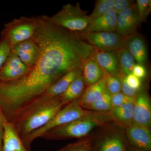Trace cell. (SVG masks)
I'll return each mask as SVG.
<instances>
[{
  "mask_svg": "<svg viewBox=\"0 0 151 151\" xmlns=\"http://www.w3.org/2000/svg\"><path fill=\"white\" fill-rule=\"evenodd\" d=\"M132 73L138 78L142 79L147 76V70L145 65L136 63L132 70Z\"/></svg>",
  "mask_w": 151,
  "mask_h": 151,
  "instance_id": "obj_34",
  "label": "cell"
},
{
  "mask_svg": "<svg viewBox=\"0 0 151 151\" xmlns=\"http://www.w3.org/2000/svg\"><path fill=\"white\" fill-rule=\"evenodd\" d=\"M92 142L91 138H82L66 145L57 151H91Z\"/></svg>",
  "mask_w": 151,
  "mask_h": 151,
  "instance_id": "obj_26",
  "label": "cell"
},
{
  "mask_svg": "<svg viewBox=\"0 0 151 151\" xmlns=\"http://www.w3.org/2000/svg\"><path fill=\"white\" fill-rule=\"evenodd\" d=\"M126 76L121 73L119 76L121 81V92L128 97H136L140 90L131 88L128 85L125 80Z\"/></svg>",
  "mask_w": 151,
  "mask_h": 151,
  "instance_id": "obj_31",
  "label": "cell"
},
{
  "mask_svg": "<svg viewBox=\"0 0 151 151\" xmlns=\"http://www.w3.org/2000/svg\"><path fill=\"white\" fill-rule=\"evenodd\" d=\"M109 115L103 117H88L73 121L47 132L41 137L47 140H63L85 138L96 127L109 120Z\"/></svg>",
  "mask_w": 151,
  "mask_h": 151,
  "instance_id": "obj_4",
  "label": "cell"
},
{
  "mask_svg": "<svg viewBox=\"0 0 151 151\" xmlns=\"http://www.w3.org/2000/svg\"><path fill=\"white\" fill-rule=\"evenodd\" d=\"M85 85L82 76H80L74 79L65 92L58 97L60 100L66 105L78 100L84 92Z\"/></svg>",
  "mask_w": 151,
  "mask_h": 151,
  "instance_id": "obj_21",
  "label": "cell"
},
{
  "mask_svg": "<svg viewBox=\"0 0 151 151\" xmlns=\"http://www.w3.org/2000/svg\"><path fill=\"white\" fill-rule=\"evenodd\" d=\"M121 73L127 76L132 73L136 64L134 58L127 49L123 47L116 51Z\"/></svg>",
  "mask_w": 151,
  "mask_h": 151,
  "instance_id": "obj_23",
  "label": "cell"
},
{
  "mask_svg": "<svg viewBox=\"0 0 151 151\" xmlns=\"http://www.w3.org/2000/svg\"><path fill=\"white\" fill-rule=\"evenodd\" d=\"M135 2L132 0H114L113 9L117 14L133 5Z\"/></svg>",
  "mask_w": 151,
  "mask_h": 151,
  "instance_id": "obj_32",
  "label": "cell"
},
{
  "mask_svg": "<svg viewBox=\"0 0 151 151\" xmlns=\"http://www.w3.org/2000/svg\"><path fill=\"white\" fill-rule=\"evenodd\" d=\"M81 76L84 84L87 86L98 82L103 78L102 68L93 56L84 63L82 66Z\"/></svg>",
  "mask_w": 151,
  "mask_h": 151,
  "instance_id": "obj_19",
  "label": "cell"
},
{
  "mask_svg": "<svg viewBox=\"0 0 151 151\" xmlns=\"http://www.w3.org/2000/svg\"><path fill=\"white\" fill-rule=\"evenodd\" d=\"M4 132L3 151H32L24 145L12 124L7 122Z\"/></svg>",
  "mask_w": 151,
  "mask_h": 151,
  "instance_id": "obj_16",
  "label": "cell"
},
{
  "mask_svg": "<svg viewBox=\"0 0 151 151\" xmlns=\"http://www.w3.org/2000/svg\"><path fill=\"white\" fill-rule=\"evenodd\" d=\"M29 69L15 53L12 51L0 69V81H14L24 76Z\"/></svg>",
  "mask_w": 151,
  "mask_h": 151,
  "instance_id": "obj_10",
  "label": "cell"
},
{
  "mask_svg": "<svg viewBox=\"0 0 151 151\" xmlns=\"http://www.w3.org/2000/svg\"><path fill=\"white\" fill-rule=\"evenodd\" d=\"M117 15L114 9L108 11L103 15L92 21L87 32H115L117 26Z\"/></svg>",
  "mask_w": 151,
  "mask_h": 151,
  "instance_id": "obj_17",
  "label": "cell"
},
{
  "mask_svg": "<svg viewBox=\"0 0 151 151\" xmlns=\"http://www.w3.org/2000/svg\"><path fill=\"white\" fill-rule=\"evenodd\" d=\"M82 68L70 71L63 76L40 97L41 101L42 102H48L60 96L74 79L81 75Z\"/></svg>",
  "mask_w": 151,
  "mask_h": 151,
  "instance_id": "obj_14",
  "label": "cell"
},
{
  "mask_svg": "<svg viewBox=\"0 0 151 151\" xmlns=\"http://www.w3.org/2000/svg\"><path fill=\"white\" fill-rule=\"evenodd\" d=\"M88 111L97 112H107L112 109L111 94L108 90L93 103L83 107Z\"/></svg>",
  "mask_w": 151,
  "mask_h": 151,
  "instance_id": "obj_24",
  "label": "cell"
},
{
  "mask_svg": "<svg viewBox=\"0 0 151 151\" xmlns=\"http://www.w3.org/2000/svg\"><path fill=\"white\" fill-rule=\"evenodd\" d=\"M132 123L150 129L151 102L146 91H140L135 97Z\"/></svg>",
  "mask_w": 151,
  "mask_h": 151,
  "instance_id": "obj_8",
  "label": "cell"
},
{
  "mask_svg": "<svg viewBox=\"0 0 151 151\" xmlns=\"http://www.w3.org/2000/svg\"><path fill=\"white\" fill-rule=\"evenodd\" d=\"M125 80L127 84L131 88L137 90L140 89L142 84L141 79L135 76L133 73L126 76Z\"/></svg>",
  "mask_w": 151,
  "mask_h": 151,
  "instance_id": "obj_33",
  "label": "cell"
},
{
  "mask_svg": "<svg viewBox=\"0 0 151 151\" xmlns=\"http://www.w3.org/2000/svg\"><path fill=\"white\" fill-rule=\"evenodd\" d=\"M65 106L56 97L26 113L12 124L22 139L47 124Z\"/></svg>",
  "mask_w": 151,
  "mask_h": 151,
  "instance_id": "obj_2",
  "label": "cell"
},
{
  "mask_svg": "<svg viewBox=\"0 0 151 151\" xmlns=\"http://www.w3.org/2000/svg\"><path fill=\"white\" fill-rule=\"evenodd\" d=\"M37 18L32 37L39 49L35 63L20 79L0 81V108L11 123L63 76L82 68L94 53V47L80 34L53 24L46 15Z\"/></svg>",
  "mask_w": 151,
  "mask_h": 151,
  "instance_id": "obj_1",
  "label": "cell"
},
{
  "mask_svg": "<svg viewBox=\"0 0 151 151\" xmlns=\"http://www.w3.org/2000/svg\"><path fill=\"white\" fill-rule=\"evenodd\" d=\"M102 69L103 73V77L108 92L111 95L121 92V81L120 77L112 75L103 68Z\"/></svg>",
  "mask_w": 151,
  "mask_h": 151,
  "instance_id": "obj_27",
  "label": "cell"
},
{
  "mask_svg": "<svg viewBox=\"0 0 151 151\" xmlns=\"http://www.w3.org/2000/svg\"><path fill=\"white\" fill-rule=\"evenodd\" d=\"M135 98V97L134 98L128 97L122 94L121 92L117 94H112L111 95V105L112 109L120 107L125 103L134 100Z\"/></svg>",
  "mask_w": 151,
  "mask_h": 151,
  "instance_id": "obj_30",
  "label": "cell"
},
{
  "mask_svg": "<svg viewBox=\"0 0 151 151\" xmlns=\"http://www.w3.org/2000/svg\"><path fill=\"white\" fill-rule=\"evenodd\" d=\"M46 17L53 24L77 33L86 32L90 24L89 15L81 9L79 3L64 5L55 14Z\"/></svg>",
  "mask_w": 151,
  "mask_h": 151,
  "instance_id": "obj_5",
  "label": "cell"
},
{
  "mask_svg": "<svg viewBox=\"0 0 151 151\" xmlns=\"http://www.w3.org/2000/svg\"><path fill=\"white\" fill-rule=\"evenodd\" d=\"M135 99L120 107L111 109L109 112L111 119L124 124L127 126L132 124Z\"/></svg>",
  "mask_w": 151,
  "mask_h": 151,
  "instance_id": "obj_22",
  "label": "cell"
},
{
  "mask_svg": "<svg viewBox=\"0 0 151 151\" xmlns=\"http://www.w3.org/2000/svg\"><path fill=\"white\" fill-rule=\"evenodd\" d=\"M129 145L118 135H111L96 143L92 142L91 151H128Z\"/></svg>",
  "mask_w": 151,
  "mask_h": 151,
  "instance_id": "obj_18",
  "label": "cell"
},
{
  "mask_svg": "<svg viewBox=\"0 0 151 151\" xmlns=\"http://www.w3.org/2000/svg\"><path fill=\"white\" fill-rule=\"evenodd\" d=\"M37 17H22L14 19L5 24L1 35L5 38L12 47L32 38L37 27Z\"/></svg>",
  "mask_w": 151,
  "mask_h": 151,
  "instance_id": "obj_6",
  "label": "cell"
},
{
  "mask_svg": "<svg viewBox=\"0 0 151 151\" xmlns=\"http://www.w3.org/2000/svg\"><path fill=\"white\" fill-rule=\"evenodd\" d=\"M114 0H97L95 3L94 9L89 15L90 22L108 11L113 9Z\"/></svg>",
  "mask_w": 151,
  "mask_h": 151,
  "instance_id": "obj_25",
  "label": "cell"
},
{
  "mask_svg": "<svg viewBox=\"0 0 151 151\" xmlns=\"http://www.w3.org/2000/svg\"><path fill=\"white\" fill-rule=\"evenodd\" d=\"M136 5L141 23L146 21L151 12V0H137Z\"/></svg>",
  "mask_w": 151,
  "mask_h": 151,
  "instance_id": "obj_28",
  "label": "cell"
},
{
  "mask_svg": "<svg viewBox=\"0 0 151 151\" xmlns=\"http://www.w3.org/2000/svg\"><path fill=\"white\" fill-rule=\"evenodd\" d=\"M123 46L129 52L137 63L145 65L147 50L144 39L137 32L124 37Z\"/></svg>",
  "mask_w": 151,
  "mask_h": 151,
  "instance_id": "obj_12",
  "label": "cell"
},
{
  "mask_svg": "<svg viewBox=\"0 0 151 151\" xmlns=\"http://www.w3.org/2000/svg\"><path fill=\"white\" fill-rule=\"evenodd\" d=\"M93 57L100 67L110 74L116 76L121 75L116 51H106L94 48Z\"/></svg>",
  "mask_w": 151,
  "mask_h": 151,
  "instance_id": "obj_15",
  "label": "cell"
},
{
  "mask_svg": "<svg viewBox=\"0 0 151 151\" xmlns=\"http://www.w3.org/2000/svg\"><path fill=\"white\" fill-rule=\"evenodd\" d=\"M4 134V130H0V151H3Z\"/></svg>",
  "mask_w": 151,
  "mask_h": 151,
  "instance_id": "obj_36",
  "label": "cell"
},
{
  "mask_svg": "<svg viewBox=\"0 0 151 151\" xmlns=\"http://www.w3.org/2000/svg\"><path fill=\"white\" fill-rule=\"evenodd\" d=\"M12 53V47L5 38H0V69Z\"/></svg>",
  "mask_w": 151,
  "mask_h": 151,
  "instance_id": "obj_29",
  "label": "cell"
},
{
  "mask_svg": "<svg viewBox=\"0 0 151 151\" xmlns=\"http://www.w3.org/2000/svg\"><path fill=\"white\" fill-rule=\"evenodd\" d=\"M78 100L65 105L47 124L22 139L24 145L31 150V147L33 141L41 137L47 132L78 119L100 116V112L88 111L84 109L79 105Z\"/></svg>",
  "mask_w": 151,
  "mask_h": 151,
  "instance_id": "obj_3",
  "label": "cell"
},
{
  "mask_svg": "<svg viewBox=\"0 0 151 151\" xmlns=\"http://www.w3.org/2000/svg\"><path fill=\"white\" fill-rule=\"evenodd\" d=\"M128 151H145L142 150H139V149L135 148L129 145L128 146Z\"/></svg>",
  "mask_w": 151,
  "mask_h": 151,
  "instance_id": "obj_37",
  "label": "cell"
},
{
  "mask_svg": "<svg viewBox=\"0 0 151 151\" xmlns=\"http://www.w3.org/2000/svg\"><path fill=\"white\" fill-rule=\"evenodd\" d=\"M107 90L103 77L96 83L87 86L84 89L78 103L82 107L89 105L97 100Z\"/></svg>",
  "mask_w": 151,
  "mask_h": 151,
  "instance_id": "obj_20",
  "label": "cell"
},
{
  "mask_svg": "<svg viewBox=\"0 0 151 151\" xmlns=\"http://www.w3.org/2000/svg\"><path fill=\"white\" fill-rule=\"evenodd\" d=\"M127 127L129 145L139 150L151 151L150 129L133 123Z\"/></svg>",
  "mask_w": 151,
  "mask_h": 151,
  "instance_id": "obj_11",
  "label": "cell"
},
{
  "mask_svg": "<svg viewBox=\"0 0 151 151\" xmlns=\"http://www.w3.org/2000/svg\"><path fill=\"white\" fill-rule=\"evenodd\" d=\"M141 23L136 2L117 15L116 32L123 37L137 32Z\"/></svg>",
  "mask_w": 151,
  "mask_h": 151,
  "instance_id": "obj_9",
  "label": "cell"
},
{
  "mask_svg": "<svg viewBox=\"0 0 151 151\" xmlns=\"http://www.w3.org/2000/svg\"><path fill=\"white\" fill-rule=\"evenodd\" d=\"M12 51L17 55L29 69L36 61L39 49L35 41L32 38L12 46Z\"/></svg>",
  "mask_w": 151,
  "mask_h": 151,
  "instance_id": "obj_13",
  "label": "cell"
},
{
  "mask_svg": "<svg viewBox=\"0 0 151 151\" xmlns=\"http://www.w3.org/2000/svg\"><path fill=\"white\" fill-rule=\"evenodd\" d=\"M80 35L87 43L99 50L117 51L124 47V37L116 32H87Z\"/></svg>",
  "mask_w": 151,
  "mask_h": 151,
  "instance_id": "obj_7",
  "label": "cell"
},
{
  "mask_svg": "<svg viewBox=\"0 0 151 151\" xmlns=\"http://www.w3.org/2000/svg\"><path fill=\"white\" fill-rule=\"evenodd\" d=\"M7 122L4 114L0 108V130H4L5 124Z\"/></svg>",
  "mask_w": 151,
  "mask_h": 151,
  "instance_id": "obj_35",
  "label": "cell"
}]
</instances>
